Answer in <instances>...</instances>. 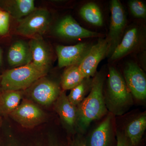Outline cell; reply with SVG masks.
<instances>
[{
	"label": "cell",
	"instance_id": "cell-1",
	"mask_svg": "<svg viewBox=\"0 0 146 146\" xmlns=\"http://www.w3.org/2000/svg\"><path fill=\"white\" fill-rule=\"evenodd\" d=\"M104 74L97 73L92 80L89 94L77 106L76 130L83 134L93 121L99 119L107 114L104 96Z\"/></svg>",
	"mask_w": 146,
	"mask_h": 146
},
{
	"label": "cell",
	"instance_id": "cell-2",
	"mask_svg": "<svg viewBox=\"0 0 146 146\" xmlns=\"http://www.w3.org/2000/svg\"><path fill=\"white\" fill-rule=\"evenodd\" d=\"M104 96L108 111L113 116H121L133 104V96L124 78L114 67L109 68L107 87Z\"/></svg>",
	"mask_w": 146,
	"mask_h": 146
},
{
	"label": "cell",
	"instance_id": "cell-3",
	"mask_svg": "<svg viewBox=\"0 0 146 146\" xmlns=\"http://www.w3.org/2000/svg\"><path fill=\"white\" fill-rule=\"evenodd\" d=\"M48 72L32 62L7 70L1 76V92L25 91L39 79L46 75Z\"/></svg>",
	"mask_w": 146,
	"mask_h": 146
},
{
	"label": "cell",
	"instance_id": "cell-4",
	"mask_svg": "<svg viewBox=\"0 0 146 146\" xmlns=\"http://www.w3.org/2000/svg\"><path fill=\"white\" fill-rule=\"evenodd\" d=\"M18 21L16 32L22 36L33 38L41 36L46 31L50 24V14L48 11L45 9H36L33 12Z\"/></svg>",
	"mask_w": 146,
	"mask_h": 146
},
{
	"label": "cell",
	"instance_id": "cell-5",
	"mask_svg": "<svg viewBox=\"0 0 146 146\" xmlns=\"http://www.w3.org/2000/svg\"><path fill=\"white\" fill-rule=\"evenodd\" d=\"M24 91L31 100L43 106H48L54 103L61 91L58 84L45 76Z\"/></svg>",
	"mask_w": 146,
	"mask_h": 146
},
{
	"label": "cell",
	"instance_id": "cell-6",
	"mask_svg": "<svg viewBox=\"0 0 146 146\" xmlns=\"http://www.w3.org/2000/svg\"><path fill=\"white\" fill-rule=\"evenodd\" d=\"M110 11V27L108 36L106 38L108 46L106 56L110 57L121 40L127 23L124 9L119 1H111Z\"/></svg>",
	"mask_w": 146,
	"mask_h": 146
},
{
	"label": "cell",
	"instance_id": "cell-7",
	"mask_svg": "<svg viewBox=\"0 0 146 146\" xmlns=\"http://www.w3.org/2000/svg\"><path fill=\"white\" fill-rule=\"evenodd\" d=\"M15 121L27 129L33 128L46 120L44 111L32 101L25 99L9 115Z\"/></svg>",
	"mask_w": 146,
	"mask_h": 146
},
{
	"label": "cell",
	"instance_id": "cell-8",
	"mask_svg": "<svg viewBox=\"0 0 146 146\" xmlns=\"http://www.w3.org/2000/svg\"><path fill=\"white\" fill-rule=\"evenodd\" d=\"M125 81L132 96L139 101L146 99V78L144 72L137 64L129 62L124 70Z\"/></svg>",
	"mask_w": 146,
	"mask_h": 146
},
{
	"label": "cell",
	"instance_id": "cell-9",
	"mask_svg": "<svg viewBox=\"0 0 146 146\" xmlns=\"http://www.w3.org/2000/svg\"><path fill=\"white\" fill-rule=\"evenodd\" d=\"M113 116L111 113L85 138L87 146H116L117 139L113 133Z\"/></svg>",
	"mask_w": 146,
	"mask_h": 146
},
{
	"label": "cell",
	"instance_id": "cell-10",
	"mask_svg": "<svg viewBox=\"0 0 146 146\" xmlns=\"http://www.w3.org/2000/svg\"><path fill=\"white\" fill-rule=\"evenodd\" d=\"M108 49L106 38H100L96 44L91 46L78 65L84 78H89L95 76L99 63L107 54Z\"/></svg>",
	"mask_w": 146,
	"mask_h": 146
},
{
	"label": "cell",
	"instance_id": "cell-11",
	"mask_svg": "<svg viewBox=\"0 0 146 146\" xmlns=\"http://www.w3.org/2000/svg\"><path fill=\"white\" fill-rule=\"evenodd\" d=\"M88 44L79 43L74 46L58 45L56 48L58 67L79 65L91 48Z\"/></svg>",
	"mask_w": 146,
	"mask_h": 146
},
{
	"label": "cell",
	"instance_id": "cell-12",
	"mask_svg": "<svg viewBox=\"0 0 146 146\" xmlns=\"http://www.w3.org/2000/svg\"><path fill=\"white\" fill-rule=\"evenodd\" d=\"M54 31L58 36L71 39L99 37L102 35L81 27L70 16L62 18L55 27Z\"/></svg>",
	"mask_w": 146,
	"mask_h": 146
},
{
	"label": "cell",
	"instance_id": "cell-13",
	"mask_svg": "<svg viewBox=\"0 0 146 146\" xmlns=\"http://www.w3.org/2000/svg\"><path fill=\"white\" fill-rule=\"evenodd\" d=\"M54 104L55 110L66 129L70 132L76 130L77 108L69 100L65 91H61Z\"/></svg>",
	"mask_w": 146,
	"mask_h": 146
},
{
	"label": "cell",
	"instance_id": "cell-14",
	"mask_svg": "<svg viewBox=\"0 0 146 146\" xmlns=\"http://www.w3.org/2000/svg\"><path fill=\"white\" fill-rule=\"evenodd\" d=\"M32 62L39 68L48 71L51 64V54L46 43L41 36L32 38L29 42Z\"/></svg>",
	"mask_w": 146,
	"mask_h": 146
},
{
	"label": "cell",
	"instance_id": "cell-15",
	"mask_svg": "<svg viewBox=\"0 0 146 146\" xmlns=\"http://www.w3.org/2000/svg\"><path fill=\"white\" fill-rule=\"evenodd\" d=\"M7 60L10 66L16 68L31 63L32 58L29 43L22 40L14 42L8 50Z\"/></svg>",
	"mask_w": 146,
	"mask_h": 146
},
{
	"label": "cell",
	"instance_id": "cell-16",
	"mask_svg": "<svg viewBox=\"0 0 146 146\" xmlns=\"http://www.w3.org/2000/svg\"><path fill=\"white\" fill-rule=\"evenodd\" d=\"M0 8L18 21L26 17L36 9L33 0L0 1Z\"/></svg>",
	"mask_w": 146,
	"mask_h": 146
},
{
	"label": "cell",
	"instance_id": "cell-17",
	"mask_svg": "<svg viewBox=\"0 0 146 146\" xmlns=\"http://www.w3.org/2000/svg\"><path fill=\"white\" fill-rule=\"evenodd\" d=\"M146 129V113H141L130 120L127 124L124 131L132 146H141Z\"/></svg>",
	"mask_w": 146,
	"mask_h": 146
},
{
	"label": "cell",
	"instance_id": "cell-18",
	"mask_svg": "<svg viewBox=\"0 0 146 146\" xmlns=\"http://www.w3.org/2000/svg\"><path fill=\"white\" fill-rule=\"evenodd\" d=\"M139 39V32L137 28L128 30L110 56V60H117L129 53L137 46Z\"/></svg>",
	"mask_w": 146,
	"mask_h": 146
},
{
	"label": "cell",
	"instance_id": "cell-19",
	"mask_svg": "<svg viewBox=\"0 0 146 146\" xmlns=\"http://www.w3.org/2000/svg\"><path fill=\"white\" fill-rule=\"evenodd\" d=\"M0 143V146H69V141L65 143L55 138L23 140L9 136Z\"/></svg>",
	"mask_w": 146,
	"mask_h": 146
},
{
	"label": "cell",
	"instance_id": "cell-20",
	"mask_svg": "<svg viewBox=\"0 0 146 146\" xmlns=\"http://www.w3.org/2000/svg\"><path fill=\"white\" fill-rule=\"evenodd\" d=\"M24 91H1L0 93V115H9L21 103Z\"/></svg>",
	"mask_w": 146,
	"mask_h": 146
},
{
	"label": "cell",
	"instance_id": "cell-21",
	"mask_svg": "<svg viewBox=\"0 0 146 146\" xmlns=\"http://www.w3.org/2000/svg\"><path fill=\"white\" fill-rule=\"evenodd\" d=\"M84 78L78 65H72L67 67L61 77V88L63 91L71 90L79 84Z\"/></svg>",
	"mask_w": 146,
	"mask_h": 146
},
{
	"label": "cell",
	"instance_id": "cell-22",
	"mask_svg": "<svg viewBox=\"0 0 146 146\" xmlns=\"http://www.w3.org/2000/svg\"><path fill=\"white\" fill-rule=\"evenodd\" d=\"M80 14L84 21L93 25L100 27L103 25L101 11L95 3L90 2L84 5L80 10Z\"/></svg>",
	"mask_w": 146,
	"mask_h": 146
},
{
	"label": "cell",
	"instance_id": "cell-23",
	"mask_svg": "<svg viewBox=\"0 0 146 146\" xmlns=\"http://www.w3.org/2000/svg\"><path fill=\"white\" fill-rule=\"evenodd\" d=\"M92 80L91 78H84L79 84L71 89L68 98L72 104L77 107L86 98L91 90Z\"/></svg>",
	"mask_w": 146,
	"mask_h": 146
},
{
	"label": "cell",
	"instance_id": "cell-24",
	"mask_svg": "<svg viewBox=\"0 0 146 146\" xmlns=\"http://www.w3.org/2000/svg\"><path fill=\"white\" fill-rule=\"evenodd\" d=\"M129 6L134 17L143 19L146 18V6L143 2L138 0H131L129 2Z\"/></svg>",
	"mask_w": 146,
	"mask_h": 146
},
{
	"label": "cell",
	"instance_id": "cell-25",
	"mask_svg": "<svg viewBox=\"0 0 146 146\" xmlns=\"http://www.w3.org/2000/svg\"><path fill=\"white\" fill-rule=\"evenodd\" d=\"M117 144L116 146H132L130 140L123 131H117L116 134Z\"/></svg>",
	"mask_w": 146,
	"mask_h": 146
},
{
	"label": "cell",
	"instance_id": "cell-26",
	"mask_svg": "<svg viewBox=\"0 0 146 146\" xmlns=\"http://www.w3.org/2000/svg\"><path fill=\"white\" fill-rule=\"evenodd\" d=\"M69 146H87L83 134L78 133L72 140L69 141Z\"/></svg>",
	"mask_w": 146,
	"mask_h": 146
},
{
	"label": "cell",
	"instance_id": "cell-27",
	"mask_svg": "<svg viewBox=\"0 0 146 146\" xmlns=\"http://www.w3.org/2000/svg\"><path fill=\"white\" fill-rule=\"evenodd\" d=\"M3 51L0 47V67L2 65L3 60Z\"/></svg>",
	"mask_w": 146,
	"mask_h": 146
},
{
	"label": "cell",
	"instance_id": "cell-28",
	"mask_svg": "<svg viewBox=\"0 0 146 146\" xmlns=\"http://www.w3.org/2000/svg\"><path fill=\"white\" fill-rule=\"evenodd\" d=\"M2 119L1 116L0 115V127L1 126L2 124Z\"/></svg>",
	"mask_w": 146,
	"mask_h": 146
},
{
	"label": "cell",
	"instance_id": "cell-29",
	"mask_svg": "<svg viewBox=\"0 0 146 146\" xmlns=\"http://www.w3.org/2000/svg\"><path fill=\"white\" fill-rule=\"evenodd\" d=\"M1 92V76H0V93Z\"/></svg>",
	"mask_w": 146,
	"mask_h": 146
}]
</instances>
